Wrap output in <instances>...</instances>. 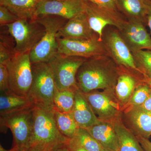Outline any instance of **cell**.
I'll use <instances>...</instances> for the list:
<instances>
[{"instance_id":"30bf717a","label":"cell","mask_w":151,"mask_h":151,"mask_svg":"<svg viewBox=\"0 0 151 151\" xmlns=\"http://www.w3.org/2000/svg\"><path fill=\"white\" fill-rule=\"evenodd\" d=\"M83 93L94 114L101 122H113L122 115L123 108L116 97L115 89L96 90Z\"/></svg>"},{"instance_id":"5bb4252c","label":"cell","mask_w":151,"mask_h":151,"mask_svg":"<svg viewBox=\"0 0 151 151\" xmlns=\"http://www.w3.org/2000/svg\"><path fill=\"white\" fill-rule=\"evenodd\" d=\"M146 26L140 22L127 20L119 30L120 35L132 53L151 50V37Z\"/></svg>"},{"instance_id":"603a6c76","label":"cell","mask_w":151,"mask_h":151,"mask_svg":"<svg viewBox=\"0 0 151 151\" xmlns=\"http://www.w3.org/2000/svg\"><path fill=\"white\" fill-rule=\"evenodd\" d=\"M40 0H0V5L7 8L20 19H35L36 8Z\"/></svg>"},{"instance_id":"7402d4cb","label":"cell","mask_w":151,"mask_h":151,"mask_svg":"<svg viewBox=\"0 0 151 151\" xmlns=\"http://www.w3.org/2000/svg\"><path fill=\"white\" fill-rule=\"evenodd\" d=\"M113 123L118 137L119 151H145L136 135L122 122L121 116Z\"/></svg>"},{"instance_id":"4316f807","label":"cell","mask_w":151,"mask_h":151,"mask_svg":"<svg viewBox=\"0 0 151 151\" xmlns=\"http://www.w3.org/2000/svg\"><path fill=\"white\" fill-rule=\"evenodd\" d=\"M132 54L138 70L151 79V50H140Z\"/></svg>"},{"instance_id":"7a4b0ae2","label":"cell","mask_w":151,"mask_h":151,"mask_svg":"<svg viewBox=\"0 0 151 151\" xmlns=\"http://www.w3.org/2000/svg\"><path fill=\"white\" fill-rule=\"evenodd\" d=\"M59 132L53 111L35 106L33 112V126L29 146L41 145L53 150L69 141Z\"/></svg>"},{"instance_id":"52a82bcc","label":"cell","mask_w":151,"mask_h":151,"mask_svg":"<svg viewBox=\"0 0 151 151\" xmlns=\"http://www.w3.org/2000/svg\"><path fill=\"white\" fill-rule=\"evenodd\" d=\"M35 107L0 116L1 129L6 127L10 129L13 136V148L19 150L29 148Z\"/></svg>"},{"instance_id":"9a60e30c","label":"cell","mask_w":151,"mask_h":151,"mask_svg":"<svg viewBox=\"0 0 151 151\" xmlns=\"http://www.w3.org/2000/svg\"><path fill=\"white\" fill-rule=\"evenodd\" d=\"M121 119L136 136L149 139L151 136V113L141 107H128L122 111Z\"/></svg>"},{"instance_id":"e0dca14e","label":"cell","mask_w":151,"mask_h":151,"mask_svg":"<svg viewBox=\"0 0 151 151\" xmlns=\"http://www.w3.org/2000/svg\"><path fill=\"white\" fill-rule=\"evenodd\" d=\"M120 69L121 73L115 86V92L123 110L129 102L136 87L144 81L145 78L128 70Z\"/></svg>"},{"instance_id":"e575fe53","label":"cell","mask_w":151,"mask_h":151,"mask_svg":"<svg viewBox=\"0 0 151 151\" xmlns=\"http://www.w3.org/2000/svg\"><path fill=\"white\" fill-rule=\"evenodd\" d=\"M147 10V26L150 28L151 34V0H144Z\"/></svg>"},{"instance_id":"ffe728a7","label":"cell","mask_w":151,"mask_h":151,"mask_svg":"<svg viewBox=\"0 0 151 151\" xmlns=\"http://www.w3.org/2000/svg\"><path fill=\"white\" fill-rule=\"evenodd\" d=\"M116 6L127 20L140 22L147 26V10L144 0H117Z\"/></svg>"},{"instance_id":"484cf974","label":"cell","mask_w":151,"mask_h":151,"mask_svg":"<svg viewBox=\"0 0 151 151\" xmlns=\"http://www.w3.org/2000/svg\"><path fill=\"white\" fill-rule=\"evenodd\" d=\"M73 139L87 151H101L103 147L84 128H78Z\"/></svg>"},{"instance_id":"60d3db41","label":"cell","mask_w":151,"mask_h":151,"mask_svg":"<svg viewBox=\"0 0 151 151\" xmlns=\"http://www.w3.org/2000/svg\"><path fill=\"white\" fill-rule=\"evenodd\" d=\"M112 151L111 150H107V149L104 148L103 147L102 148V151Z\"/></svg>"},{"instance_id":"2e32d148","label":"cell","mask_w":151,"mask_h":151,"mask_svg":"<svg viewBox=\"0 0 151 151\" xmlns=\"http://www.w3.org/2000/svg\"><path fill=\"white\" fill-rule=\"evenodd\" d=\"M56 37L67 39L89 40L99 37L90 27L84 12L68 20L57 33Z\"/></svg>"},{"instance_id":"8d00e7d4","label":"cell","mask_w":151,"mask_h":151,"mask_svg":"<svg viewBox=\"0 0 151 151\" xmlns=\"http://www.w3.org/2000/svg\"><path fill=\"white\" fill-rule=\"evenodd\" d=\"M53 150L45 146L36 145L30 147L29 151H52Z\"/></svg>"},{"instance_id":"8fae6325","label":"cell","mask_w":151,"mask_h":151,"mask_svg":"<svg viewBox=\"0 0 151 151\" xmlns=\"http://www.w3.org/2000/svg\"><path fill=\"white\" fill-rule=\"evenodd\" d=\"M84 13L89 26L102 41L103 30L108 26L122 29L127 19L119 11L101 7L84 0Z\"/></svg>"},{"instance_id":"ab89813d","label":"cell","mask_w":151,"mask_h":151,"mask_svg":"<svg viewBox=\"0 0 151 151\" xmlns=\"http://www.w3.org/2000/svg\"><path fill=\"white\" fill-rule=\"evenodd\" d=\"M145 79H144V81L147 83L148 84L150 85V86L151 87V79H150L148 77L145 76Z\"/></svg>"},{"instance_id":"277c9868","label":"cell","mask_w":151,"mask_h":151,"mask_svg":"<svg viewBox=\"0 0 151 151\" xmlns=\"http://www.w3.org/2000/svg\"><path fill=\"white\" fill-rule=\"evenodd\" d=\"M42 25L45 33L40 41L29 52L32 63L48 62L58 52L57 34L68 20L58 16H40L36 17Z\"/></svg>"},{"instance_id":"74e56055","label":"cell","mask_w":151,"mask_h":151,"mask_svg":"<svg viewBox=\"0 0 151 151\" xmlns=\"http://www.w3.org/2000/svg\"><path fill=\"white\" fill-rule=\"evenodd\" d=\"M67 143L57 147L52 151H70L68 146Z\"/></svg>"},{"instance_id":"d4e9b609","label":"cell","mask_w":151,"mask_h":151,"mask_svg":"<svg viewBox=\"0 0 151 151\" xmlns=\"http://www.w3.org/2000/svg\"><path fill=\"white\" fill-rule=\"evenodd\" d=\"M53 111L57 127L59 132L67 139H72L78 127L72 112L63 113L54 109Z\"/></svg>"},{"instance_id":"cb8c5ba5","label":"cell","mask_w":151,"mask_h":151,"mask_svg":"<svg viewBox=\"0 0 151 151\" xmlns=\"http://www.w3.org/2000/svg\"><path fill=\"white\" fill-rule=\"evenodd\" d=\"M78 89L59 91L55 88L53 97V109L63 113H71L75 103L76 90Z\"/></svg>"},{"instance_id":"b9f144b4","label":"cell","mask_w":151,"mask_h":151,"mask_svg":"<svg viewBox=\"0 0 151 151\" xmlns=\"http://www.w3.org/2000/svg\"><path fill=\"white\" fill-rule=\"evenodd\" d=\"M40 1H60V0H40Z\"/></svg>"},{"instance_id":"8992f818","label":"cell","mask_w":151,"mask_h":151,"mask_svg":"<svg viewBox=\"0 0 151 151\" xmlns=\"http://www.w3.org/2000/svg\"><path fill=\"white\" fill-rule=\"evenodd\" d=\"M15 42V54L30 52L40 41L45 33L43 26L36 19H19L6 25Z\"/></svg>"},{"instance_id":"f546056e","label":"cell","mask_w":151,"mask_h":151,"mask_svg":"<svg viewBox=\"0 0 151 151\" xmlns=\"http://www.w3.org/2000/svg\"><path fill=\"white\" fill-rule=\"evenodd\" d=\"M19 19L5 6L0 5V24L6 26L12 23Z\"/></svg>"},{"instance_id":"ac0fdd59","label":"cell","mask_w":151,"mask_h":151,"mask_svg":"<svg viewBox=\"0 0 151 151\" xmlns=\"http://www.w3.org/2000/svg\"><path fill=\"white\" fill-rule=\"evenodd\" d=\"M72 113L78 128L86 129L101 122L79 89L76 90L75 103Z\"/></svg>"},{"instance_id":"3957f363","label":"cell","mask_w":151,"mask_h":151,"mask_svg":"<svg viewBox=\"0 0 151 151\" xmlns=\"http://www.w3.org/2000/svg\"><path fill=\"white\" fill-rule=\"evenodd\" d=\"M32 81L28 97L35 106L53 110L55 89L53 72L47 62L32 63Z\"/></svg>"},{"instance_id":"9c48e42d","label":"cell","mask_w":151,"mask_h":151,"mask_svg":"<svg viewBox=\"0 0 151 151\" xmlns=\"http://www.w3.org/2000/svg\"><path fill=\"white\" fill-rule=\"evenodd\" d=\"M86 58L68 56L57 52L48 61L54 76L57 90L78 89L76 76Z\"/></svg>"},{"instance_id":"6da1fadb","label":"cell","mask_w":151,"mask_h":151,"mask_svg":"<svg viewBox=\"0 0 151 151\" xmlns=\"http://www.w3.org/2000/svg\"><path fill=\"white\" fill-rule=\"evenodd\" d=\"M121 69L107 55L86 58L76 76L78 89L84 93L115 89Z\"/></svg>"},{"instance_id":"7c38bea8","label":"cell","mask_w":151,"mask_h":151,"mask_svg":"<svg viewBox=\"0 0 151 151\" xmlns=\"http://www.w3.org/2000/svg\"><path fill=\"white\" fill-rule=\"evenodd\" d=\"M58 52L68 56L89 58L107 55L103 41L99 37L89 40L67 39L57 38Z\"/></svg>"},{"instance_id":"d6986e66","label":"cell","mask_w":151,"mask_h":151,"mask_svg":"<svg viewBox=\"0 0 151 151\" xmlns=\"http://www.w3.org/2000/svg\"><path fill=\"white\" fill-rule=\"evenodd\" d=\"M113 122H101L85 129L104 148L119 151L118 137Z\"/></svg>"},{"instance_id":"f1b7e54d","label":"cell","mask_w":151,"mask_h":151,"mask_svg":"<svg viewBox=\"0 0 151 151\" xmlns=\"http://www.w3.org/2000/svg\"><path fill=\"white\" fill-rule=\"evenodd\" d=\"M5 37L1 35L0 64H5L15 55L14 47L12 46L11 41Z\"/></svg>"},{"instance_id":"836d02e7","label":"cell","mask_w":151,"mask_h":151,"mask_svg":"<svg viewBox=\"0 0 151 151\" xmlns=\"http://www.w3.org/2000/svg\"><path fill=\"white\" fill-rule=\"evenodd\" d=\"M139 142L145 151H151V142L148 139L140 136H136Z\"/></svg>"},{"instance_id":"ba28073f","label":"cell","mask_w":151,"mask_h":151,"mask_svg":"<svg viewBox=\"0 0 151 151\" xmlns=\"http://www.w3.org/2000/svg\"><path fill=\"white\" fill-rule=\"evenodd\" d=\"M29 52L15 54L4 64L8 71L11 91L23 97H28L32 81Z\"/></svg>"},{"instance_id":"83f0119b","label":"cell","mask_w":151,"mask_h":151,"mask_svg":"<svg viewBox=\"0 0 151 151\" xmlns=\"http://www.w3.org/2000/svg\"><path fill=\"white\" fill-rule=\"evenodd\" d=\"M151 90V87L145 81L141 82L136 87L129 102L124 108L141 106L148 97Z\"/></svg>"},{"instance_id":"f35d334b","label":"cell","mask_w":151,"mask_h":151,"mask_svg":"<svg viewBox=\"0 0 151 151\" xmlns=\"http://www.w3.org/2000/svg\"><path fill=\"white\" fill-rule=\"evenodd\" d=\"M30 147L29 148L25 149L24 150H19L13 147L10 150H5L1 145L0 146V151H29Z\"/></svg>"},{"instance_id":"d590c367","label":"cell","mask_w":151,"mask_h":151,"mask_svg":"<svg viewBox=\"0 0 151 151\" xmlns=\"http://www.w3.org/2000/svg\"><path fill=\"white\" fill-rule=\"evenodd\" d=\"M139 107H141V108L151 113V90L148 97L145 101V103Z\"/></svg>"},{"instance_id":"1f68e13d","label":"cell","mask_w":151,"mask_h":151,"mask_svg":"<svg viewBox=\"0 0 151 151\" xmlns=\"http://www.w3.org/2000/svg\"><path fill=\"white\" fill-rule=\"evenodd\" d=\"M105 8L118 11L116 6L117 0H85Z\"/></svg>"},{"instance_id":"4fadbf2b","label":"cell","mask_w":151,"mask_h":151,"mask_svg":"<svg viewBox=\"0 0 151 151\" xmlns=\"http://www.w3.org/2000/svg\"><path fill=\"white\" fill-rule=\"evenodd\" d=\"M84 12V0H40L37 5L35 16L36 18L40 16L51 15L69 20Z\"/></svg>"},{"instance_id":"5b68a950","label":"cell","mask_w":151,"mask_h":151,"mask_svg":"<svg viewBox=\"0 0 151 151\" xmlns=\"http://www.w3.org/2000/svg\"><path fill=\"white\" fill-rule=\"evenodd\" d=\"M108 56L120 69H124L144 77L136 67L134 56L120 34L118 29L108 26L103 30L102 38Z\"/></svg>"},{"instance_id":"44dd1931","label":"cell","mask_w":151,"mask_h":151,"mask_svg":"<svg viewBox=\"0 0 151 151\" xmlns=\"http://www.w3.org/2000/svg\"><path fill=\"white\" fill-rule=\"evenodd\" d=\"M34 103L29 97H22L11 90L1 92L0 116L6 115L35 107Z\"/></svg>"},{"instance_id":"d6a6232c","label":"cell","mask_w":151,"mask_h":151,"mask_svg":"<svg viewBox=\"0 0 151 151\" xmlns=\"http://www.w3.org/2000/svg\"><path fill=\"white\" fill-rule=\"evenodd\" d=\"M67 144L70 151H87L80 146L73 138L69 140Z\"/></svg>"},{"instance_id":"4dcf8cb0","label":"cell","mask_w":151,"mask_h":151,"mask_svg":"<svg viewBox=\"0 0 151 151\" xmlns=\"http://www.w3.org/2000/svg\"><path fill=\"white\" fill-rule=\"evenodd\" d=\"M10 90L8 71L4 64H0V91L6 92Z\"/></svg>"}]
</instances>
